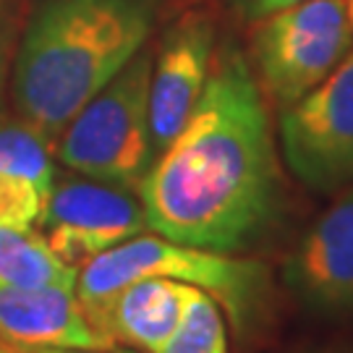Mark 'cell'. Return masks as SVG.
Returning a JSON list of instances; mask_svg holds the SVG:
<instances>
[{
  "label": "cell",
  "instance_id": "6da1fadb",
  "mask_svg": "<svg viewBox=\"0 0 353 353\" xmlns=\"http://www.w3.org/2000/svg\"><path fill=\"white\" fill-rule=\"evenodd\" d=\"M139 199L157 236L249 252L283 212V176L265 92L239 50H220L186 126L163 150Z\"/></svg>",
  "mask_w": 353,
  "mask_h": 353
},
{
  "label": "cell",
  "instance_id": "7a4b0ae2",
  "mask_svg": "<svg viewBox=\"0 0 353 353\" xmlns=\"http://www.w3.org/2000/svg\"><path fill=\"white\" fill-rule=\"evenodd\" d=\"M152 0H39L13 68L21 121L58 144L84 105L144 48Z\"/></svg>",
  "mask_w": 353,
  "mask_h": 353
},
{
  "label": "cell",
  "instance_id": "3957f363",
  "mask_svg": "<svg viewBox=\"0 0 353 353\" xmlns=\"http://www.w3.org/2000/svg\"><path fill=\"white\" fill-rule=\"evenodd\" d=\"M141 278H170L207 290L239 335L262 322L270 299V272L262 262L139 233L97 254L76 275V296L100 332L115 296Z\"/></svg>",
  "mask_w": 353,
  "mask_h": 353
},
{
  "label": "cell",
  "instance_id": "277c9868",
  "mask_svg": "<svg viewBox=\"0 0 353 353\" xmlns=\"http://www.w3.org/2000/svg\"><path fill=\"white\" fill-rule=\"evenodd\" d=\"M154 52L141 48L71 118L58 157L79 176L139 191L154 163L150 134V76Z\"/></svg>",
  "mask_w": 353,
  "mask_h": 353
},
{
  "label": "cell",
  "instance_id": "5b68a950",
  "mask_svg": "<svg viewBox=\"0 0 353 353\" xmlns=\"http://www.w3.org/2000/svg\"><path fill=\"white\" fill-rule=\"evenodd\" d=\"M259 21L254 61L262 92L280 110L325 81L353 48L345 0H303Z\"/></svg>",
  "mask_w": 353,
  "mask_h": 353
},
{
  "label": "cell",
  "instance_id": "8992f818",
  "mask_svg": "<svg viewBox=\"0 0 353 353\" xmlns=\"http://www.w3.org/2000/svg\"><path fill=\"white\" fill-rule=\"evenodd\" d=\"M280 152L306 189L353 186V50L309 94L280 110Z\"/></svg>",
  "mask_w": 353,
  "mask_h": 353
},
{
  "label": "cell",
  "instance_id": "52a82bcc",
  "mask_svg": "<svg viewBox=\"0 0 353 353\" xmlns=\"http://www.w3.org/2000/svg\"><path fill=\"white\" fill-rule=\"evenodd\" d=\"M37 225L52 254L81 270L97 254L144 233L147 214L131 189L97 178L68 176L58 183L52 181Z\"/></svg>",
  "mask_w": 353,
  "mask_h": 353
},
{
  "label": "cell",
  "instance_id": "ba28073f",
  "mask_svg": "<svg viewBox=\"0 0 353 353\" xmlns=\"http://www.w3.org/2000/svg\"><path fill=\"white\" fill-rule=\"evenodd\" d=\"M280 283L309 314L353 316V186L306 228L280 267Z\"/></svg>",
  "mask_w": 353,
  "mask_h": 353
},
{
  "label": "cell",
  "instance_id": "9c48e42d",
  "mask_svg": "<svg viewBox=\"0 0 353 353\" xmlns=\"http://www.w3.org/2000/svg\"><path fill=\"white\" fill-rule=\"evenodd\" d=\"M214 26L207 16H186L163 37L150 76V134L154 157L186 126L212 68Z\"/></svg>",
  "mask_w": 353,
  "mask_h": 353
},
{
  "label": "cell",
  "instance_id": "30bf717a",
  "mask_svg": "<svg viewBox=\"0 0 353 353\" xmlns=\"http://www.w3.org/2000/svg\"><path fill=\"white\" fill-rule=\"evenodd\" d=\"M0 338L19 348H113L74 288L0 285Z\"/></svg>",
  "mask_w": 353,
  "mask_h": 353
},
{
  "label": "cell",
  "instance_id": "8fae6325",
  "mask_svg": "<svg viewBox=\"0 0 353 353\" xmlns=\"http://www.w3.org/2000/svg\"><path fill=\"white\" fill-rule=\"evenodd\" d=\"M52 144L19 121L0 123V225L34 228L50 196Z\"/></svg>",
  "mask_w": 353,
  "mask_h": 353
},
{
  "label": "cell",
  "instance_id": "7c38bea8",
  "mask_svg": "<svg viewBox=\"0 0 353 353\" xmlns=\"http://www.w3.org/2000/svg\"><path fill=\"white\" fill-rule=\"evenodd\" d=\"M191 288L196 285L170 278L134 280L113 299L102 332L113 343L123 341L139 351L154 353L178 327Z\"/></svg>",
  "mask_w": 353,
  "mask_h": 353
},
{
  "label": "cell",
  "instance_id": "4fadbf2b",
  "mask_svg": "<svg viewBox=\"0 0 353 353\" xmlns=\"http://www.w3.org/2000/svg\"><path fill=\"white\" fill-rule=\"evenodd\" d=\"M79 270L61 262L34 228L0 225V285L74 288Z\"/></svg>",
  "mask_w": 353,
  "mask_h": 353
},
{
  "label": "cell",
  "instance_id": "5bb4252c",
  "mask_svg": "<svg viewBox=\"0 0 353 353\" xmlns=\"http://www.w3.org/2000/svg\"><path fill=\"white\" fill-rule=\"evenodd\" d=\"M154 353H228L225 312L202 288H191L173 335Z\"/></svg>",
  "mask_w": 353,
  "mask_h": 353
},
{
  "label": "cell",
  "instance_id": "9a60e30c",
  "mask_svg": "<svg viewBox=\"0 0 353 353\" xmlns=\"http://www.w3.org/2000/svg\"><path fill=\"white\" fill-rule=\"evenodd\" d=\"M233 8L249 19V21H259L270 13L280 11V8H288V6H296V3H303V0H230Z\"/></svg>",
  "mask_w": 353,
  "mask_h": 353
},
{
  "label": "cell",
  "instance_id": "2e32d148",
  "mask_svg": "<svg viewBox=\"0 0 353 353\" xmlns=\"http://www.w3.org/2000/svg\"><path fill=\"white\" fill-rule=\"evenodd\" d=\"M19 353H100L87 348H19Z\"/></svg>",
  "mask_w": 353,
  "mask_h": 353
},
{
  "label": "cell",
  "instance_id": "e0dca14e",
  "mask_svg": "<svg viewBox=\"0 0 353 353\" xmlns=\"http://www.w3.org/2000/svg\"><path fill=\"white\" fill-rule=\"evenodd\" d=\"M0 353H19V345H11L8 341L0 338Z\"/></svg>",
  "mask_w": 353,
  "mask_h": 353
},
{
  "label": "cell",
  "instance_id": "ac0fdd59",
  "mask_svg": "<svg viewBox=\"0 0 353 353\" xmlns=\"http://www.w3.org/2000/svg\"><path fill=\"white\" fill-rule=\"evenodd\" d=\"M345 8H348V19H351V29H353V0H345Z\"/></svg>",
  "mask_w": 353,
  "mask_h": 353
},
{
  "label": "cell",
  "instance_id": "d6986e66",
  "mask_svg": "<svg viewBox=\"0 0 353 353\" xmlns=\"http://www.w3.org/2000/svg\"><path fill=\"white\" fill-rule=\"evenodd\" d=\"M6 3L8 0H0V26H3V19H6Z\"/></svg>",
  "mask_w": 353,
  "mask_h": 353
},
{
  "label": "cell",
  "instance_id": "ffe728a7",
  "mask_svg": "<svg viewBox=\"0 0 353 353\" xmlns=\"http://www.w3.org/2000/svg\"><path fill=\"white\" fill-rule=\"evenodd\" d=\"M115 353H134V351H115Z\"/></svg>",
  "mask_w": 353,
  "mask_h": 353
}]
</instances>
